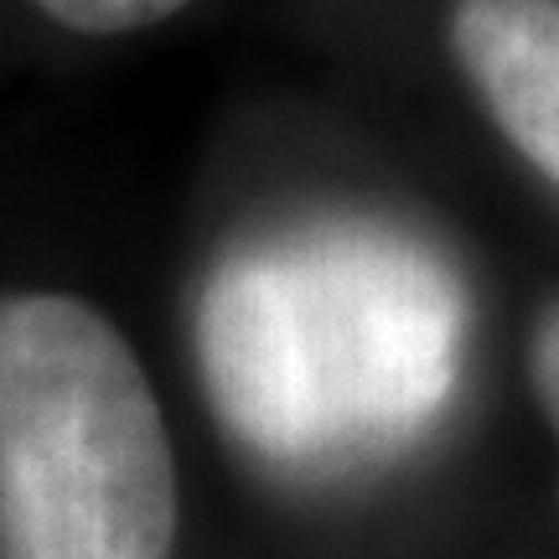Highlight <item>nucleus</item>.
Segmentation results:
<instances>
[{
    "mask_svg": "<svg viewBox=\"0 0 559 559\" xmlns=\"http://www.w3.org/2000/svg\"><path fill=\"white\" fill-rule=\"evenodd\" d=\"M37 5L52 21L73 26V32L109 37V32H135V26H151V21H166L187 0H37Z\"/></svg>",
    "mask_w": 559,
    "mask_h": 559,
    "instance_id": "obj_4",
    "label": "nucleus"
},
{
    "mask_svg": "<svg viewBox=\"0 0 559 559\" xmlns=\"http://www.w3.org/2000/svg\"><path fill=\"white\" fill-rule=\"evenodd\" d=\"M228 430L275 466L389 456L451 404L466 296L451 264L383 223H300L234 249L198 311Z\"/></svg>",
    "mask_w": 559,
    "mask_h": 559,
    "instance_id": "obj_1",
    "label": "nucleus"
},
{
    "mask_svg": "<svg viewBox=\"0 0 559 559\" xmlns=\"http://www.w3.org/2000/svg\"><path fill=\"white\" fill-rule=\"evenodd\" d=\"M171 440L130 342L83 300H0V555L171 559Z\"/></svg>",
    "mask_w": 559,
    "mask_h": 559,
    "instance_id": "obj_2",
    "label": "nucleus"
},
{
    "mask_svg": "<svg viewBox=\"0 0 559 559\" xmlns=\"http://www.w3.org/2000/svg\"><path fill=\"white\" fill-rule=\"evenodd\" d=\"M451 47L502 135L559 181V0H456Z\"/></svg>",
    "mask_w": 559,
    "mask_h": 559,
    "instance_id": "obj_3",
    "label": "nucleus"
},
{
    "mask_svg": "<svg viewBox=\"0 0 559 559\" xmlns=\"http://www.w3.org/2000/svg\"><path fill=\"white\" fill-rule=\"evenodd\" d=\"M534 373H539V394H544V404H549V415H555V425H559V306L544 317V326H539Z\"/></svg>",
    "mask_w": 559,
    "mask_h": 559,
    "instance_id": "obj_5",
    "label": "nucleus"
}]
</instances>
